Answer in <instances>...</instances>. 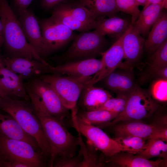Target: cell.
I'll use <instances>...</instances> for the list:
<instances>
[{
    "instance_id": "11",
    "label": "cell",
    "mask_w": 167,
    "mask_h": 167,
    "mask_svg": "<svg viewBox=\"0 0 167 167\" xmlns=\"http://www.w3.org/2000/svg\"><path fill=\"white\" fill-rule=\"evenodd\" d=\"M4 66L24 80L47 74H56L48 63L26 58L2 57Z\"/></svg>"
},
{
    "instance_id": "30",
    "label": "cell",
    "mask_w": 167,
    "mask_h": 167,
    "mask_svg": "<svg viewBox=\"0 0 167 167\" xmlns=\"http://www.w3.org/2000/svg\"><path fill=\"white\" fill-rule=\"evenodd\" d=\"M138 155L147 159L156 157L167 159V141L160 139H149L145 149Z\"/></svg>"
},
{
    "instance_id": "12",
    "label": "cell",
    "mask_w": 167,
    "mask_h": 167,
    "mask_svg": "<svg viewBox=\"0 0 167 167\" xmlns=\"http://www.w3.org/2000/svg\"><path fill=\"white\" fill-rule=\"evenodd\" d=\"M145 41L144 38L131 25L122 39L124 58L118 68L132 71L143 54Z\"/></svg>"
},
{
    "instance_id": "24",
    "label": "cell",
    "mask_w": 167,
    "mask_h": 167,
    "mask_svg": "<svg viewBox=\"0 0 167 167\" xmlns=\"http://www.w3.org/2000/svg\"><path fill=\"white\" fill-rule=\"evenodd\" d=\"M164 9L163 5L158 4H151L143 7L133 26L144 38L147 36Z\"/></svg>"
},
{
    "instance_id": "28",
    "label": "cell",
    "mask_w": 167,
    "mask_h": 167,
    "mask_svg": "<svg viewBox=\"0 0 167 167\" xmlns=\"http://www.w3.org/2000/svg\"><path fill=\"white\" fill-rule=\"evenodd\" d=\"M78 133L79 151L81 154L82 160L80 167H102L104 163L97 156L96 149L93 146L88 142L85 143L83 141L81 134Z\"/></svg>"
},
{
    "instance_id": "34",
    "label": "cell",
    "mask_w": 167,
    "mask_h": 167,
    "mask_svg": "<svg viewBox=\"0 0 167 167\" xmlns=\"http://www.w3.org/2000/svg\"><path fill=\"white\" fill-rule=\"evenodd\" d=\"M117 11L130 15L133 25L139 15L140 11L135 0H115Z\"/></svg>"
},
{
    "instance_id": "21",
    "label": "cell",
    "mask_w": 167,
    "mask_h": 167,
    "mask_svg": "<svg viewBox=\"0 0 167 167\" xmlns=\"http://www.w3.org/2000/svg\"><path fill=\"white\" fill-rule=\"evenodd\" d=\"M0 134L9 138L25 141L38 152H42L35 139L25 132L13 117L0 112Z\"/></svg>"
},
{
    "instance_id": "39",
    "label": "cell",
    "mask_w": 167,
    "mask_h": 167,
    "mask_svg": "<svg viewBox=\"0 0 167 167\" xmlns=\"http://www.w3.org/2000/svg\"><path fill=\"white\" fill-rule=\"evenodd\" d=\"M160 139L167 141V126H163L160 127L149 139Z\"/></svg>"
},
{
    "instance_id": "27",
    "label": "cell",
    "mask_w": 167,
    "mask_h": 167,
    "mask_svg": "<svg viewBox=\"0 0 167 167\" xmlns=\"http://www.w3.org/2000/svg\"><path fill=\"white\" fill-rule=\"evenodd\" d=\"M76 115L84 122L99 127L100 126H106L118 114L104 110L98 109L77 112Z\"/></svg>"
},
{
    "instance_id": "4",
    "label": "cell",
    "mask_w": 167,
    "mask_h": 167,
    "mask_svg": "<svg viewBox=\"0 0 167 167\" xmlns=\"http://www.w3.org/2000/svg\"><path fill=\"white\" fill-rule=\"evenodd\" d=\"M27 80L24 86L31 105L43 107L50 114L62 121L68 116L69 110L64 106L50 85L38 77Z\"/></svg>"
},
{
    "instance_id": "46",
    "label": "cell",
    "mask_w": 167,
    "mask_h": 167,
    "mask_svg": "<svg viewBox=\"0 0 167 167\" xmlns=\"http://www.w3.org/2000/svg\"><path fill=\"white\" fill-rule=\"evenodd\" d=\"M3 64L4 63L2 60V57H0V65Z\"/></svg>"
},
{
    "instance_id": "15",
    "label": "cell",
    "mask_w": 167,
    "mask_h": 167,
    "mask_svg": "<svg viewBox=\"0 0 167 167\" xmlns=\"http://www.w3.org/2000/svg\"><path fill=\"white\" fill-rule=\"evenodd\" d=\"M101 60L96 58L68 61L53 66L57 74L78 77L92 76L100 69Z\"/></svg>"
},
{
    "instance_id": "16",
    "label": "cell",
    "mask_w": 167,
    "mask_h": 167,
    "mask_svg": "<svg viewBox=\"0 0 167 167\" xmlns=\"http://www.w3.org/2000/svg\"><path fill=\"white\" fill-rule=\"evenodd\" d=\"M24 79L4 65H0V83L6 95L11 98L30 101Z\"/></svg>"
},
{
    "instance_id": "45",
    "label": "cell",
    "mask_w": 167,
    "mask_h": 167,
    "mask_svg": "<svg viewBox=\"0 0 167 167\" xmlns=\"http://www.w3.org/2000/svg\"><path fill=\"white\" fill-rule=\"evenodd\" d=\"M4 95H7L4 90H3L0 83V97Z\"/></svg>"
},
{
    "instance_id": "43",
    "label": "cell",
    "mask_w": 167,
    "mask_h": 167,
    "mask_svg": "<svg viewBox=\"0 0 167 167\" xmlns=\"http://www.w3.org/2000/svg\"><path fill=\"white\" fill-rule=\"evenodd\" d=\"M5 158L0 146V167H3Z\"/></svg>"
},
{
    "instance_id": "32",
    "label": "cell",
    "mask_w": 167,
    "mask_h": 167,
    "mask_svg": "<svg viewBox=\"0 0 167 167\" xmlns=\"http://www.w3.org/2000/svg\"><path fill=\"white\" fill-rule=\"evenodd\" d=\"M147 64L151 75L159 69L167 66V39L150 55Z\"/></svg>"
},
{
    "instance_id": "18",
    "label": "cell",
    "mask_w": 167,
    "mask_h": 167,
    "mask_svg": "<svg viewBox=\"0 0 167 167\" xmlns=\"http://www.w3.org/2000/svg\"><path fill=\"white\" fill-rule=\"evenodd\" d=\"M89 83L84 88L78 101L83 111L96 110L113 97L107 91Z\"/></svg>"
},
{
    "instance_id": "38",
    "label": "cell",
    "mask_w": 167,
    "mask_h": 167,
    "mask_svg": "<svg viewBox=\"0 0 167 167\" xmlns=\"http://www.w3.org/2000/svg\"><path fill=\"white\" fill-rule=\"evenodd\" d=\"M69 1V0H41L40 5L44 10H52L57 6Z\"/></svg>"
},
{
    "instance_id": "2",
    "label": "cell",
    "mask_w": 167,
    "mask_h": 167,
    "mask_svg": "<svg viewBox=\"0 0 167 167\" xmlns=\"http://www.w3.org/2000/svg\"><path fill=\"white\" fill-rule=\"evenodd\" d=\"M0 19L2 25L5 49L10 58H26L43 63L41 58L29 44L24 34L17 15L7 0H0Z\"/></svg>"
},
{
    "instance_id": "9",
    "label": "cell",
    "mask_w": 167,
    "mask_h": 167,
    "mask_svg": "<svg viewBox=\"0 0 167 167\" xmlns=\"http://www.w3.org/2000/svg\"><path fill=\"white\" fill-rule=\"evenodd\" d=\"M77 112L71 113L73 127L77 131L85 137L87 142L106 157L122 151L117 142L110 138L99 127L89 124L82 120L76 115Z\"/></svg>"
},
{
    "instance_id": "13",
    "label": "cell",
    "mask_w": 167,
    "mask_h": 167,
    "mask_svg": "<svg viewBox=\"0 0 167 167\" xmlns=\"http://www.w3.org/2000/svg\"><path fill=\"white\" fill-rule=\"evenodd\" d=\"M125 33L102 54L101 67L92 76L89 84H95L118 68L124 58L122 41Z\"/></svg>"
},
{
    "instance_id": "36",
    "label": "cell",
    "mask_w": 167,
    "mask_h": 167,
    "mask_svg": "<svg viewBox=\"0 0 167 167\" xmlns=\"http://www.w3.org/2000/svg\"><path fill=\"white\" fill-rule=\"evenodd\" d=\"M82 160V156L79 152L77 155L72 157L59 156L54 160L53 167H80Z\"/></svg>"
},
{
    "instance_id": "26",
    "label": "cell",
    "mask_w": 167,
    "mask_h": 167,
    "mask_svg": "<svg viewBox=\"0 0 167 167\" xmlns=\"http://www.w3.org/2000/svg\"><path fill=\"white\" fill-rule=\"evenodd\" d=\"M76 1L98 17H109L118 12L115 0H77Z\"/></svg>"
},
{
    "instance_id": "8",
    "label": "cell",
    "mask_w": 167,
    "mask_h": 167,
    "mask_svg": "<svg viewBox=\"0 0 167 167\" xmlns=\"http://www.w3.org/2000/svg\"><path fill=\"white\" fill-rule=\"evenodd\" d=\"M158 106L150 94L136 84L129 95L124 111L106 126L147 118L153 114Z\"/></svg>"
},
{
    "instance_id": "31",
    "label": "cell",
    "mask_w": 167,
    "mask_h": 167,
    "mask_svg": "<svg viewBox=\"0 0 167 167\" xmlns=\"http://www.w3.org/2000/svg\"><path fill=\"white\" fill-rule=\"evenodd\" d=\"M118 143L122 151L134 154H139L146 147L144 139L133 136L115 137L113 138Z\"/></svg>"
},
{
    "instance_id": "22",
    "label": "cell",
    "mask_w": 167,
    "mask_h": 167,
    "mask_svg": "<svg viewBox=\"0 0 167 167\" xmlns=\"http://www.w3.org/2000/svg\"><path fill=\"white\" fill-rule=\"evenodd\" d=\"M165 9L152 26L145 40L144 48L150 55L167 39V13Z\"/></svg>"
},
{
    "instance_id": "25",
    "label": "cell",
    "mask_w": 167,
    "mask_h": 167,
    "mask_svg": "<svg viewBox=\"0 0 167 167\" xmlns=\"http://www.w3.org/2000/svg\"><path fill=\"white\" fill-rule=\"evenodd\" d=\"M131 25V19L115 15L105 18L95 29L103 35L117 40L122 36Z\"/></svg>"
},
{
    "instance_id": "37",
    "label": "cell",
    "mask_w": 167,
    "mask_h": 167,
    "mask_svg": "<svg viewBox=\"0 0 167 167\" xmlns=\"http://www.w3.org/2000/svg\"><path fill=\"white\" fill-rule=\"evenodd\" d=\"M33 0H11V7L17 15L24 12L28 8Z\"/></svg>"
},
{
    "instance_id": "6",
    "label": "cell",
    "mask_w": 167,
    "mask_h": 167,
    "mask_svg": "<svg viewBox=\"0 0 167 167\" xmlns=\"http://www.w3.org/2000/svg\"><path fill=\"white\" fill-rule=\"evenodd\" d=\"M53 88L64 106L71 111L77 110L76 105L82 90L92 76L78 77L47 74L38 77Z\"/></svg>"
},
{
    "instance_id": "23",
    "label": "cell",
    "mask_w": 167,
    "mask_h": 167,
    "mask_svg": "<svg viewBox=\"0 0 167 167\" xmlns=\"http://www.w3.org/2000/svg\"><path fill=\"white\" fill-rule=\"evenodd\" d=\"M58 5L75 19L88 26L91 29H96L105 18V17L96 16L76 1H68Z\"/></svg>"
},
{
    "instance_id": "10",
    "label": "cell",
    "mask_w": 167,
    "mask_h": 167,
    "mask_svg": "<svg viewBox=\"0 0 167 167\" xmlns=\"http://www.w3.org/2000/svg\"><path fill=\"white\" fill-rule=\"evenodd\" d=\"M0 146L6 161L9 158L18 160L31 167L43 165L45 156L25 141L9 138L0 134Z\"/></svg>"
},
{
    "instance_id": "35",
    "label": "cell",
    "mask_w": 167,
    "mask_h": 167,
    "mask_svg": "<svg viewBox=\"0 0 167 167\" xmlns=\"http://www.w3.org/2000/svg\"><path fill=\"white\" fill-rule=\"evenodd\" d=\"M150 94L154 99L160 102L167 101V79L159 78L152 84Z\"/></svg>"
},
{
    "instance_id": "17",
    "label": "cell",
    "mask_w": 167,
    "mask_h": 167,
    "mask_svg": "<svg viewBox=\"0 0 167 167\" xmlns=\"http://www.w3.org/2000/svg\"><path fill=\"white\" fill-rule=\"evenodd\" d=\"M138 121L123 122L113 125L115 137L133 136L148 139L158 129L164 126L156 124H148Z\"/></svg>"
},
{
    "instance_id": "14",
    "label": "cell",
    "mask_w": 167,
    "mask_h": 167,
    "mask_svg": "<svg viewBox=\"0 0 167 167\" xmlns=\"http://www.w3.org/2000/svg\"><path fill=\"white\" fill-rule=\"evenodd\" d=\"M17 17L26 39L41 57L43 40L38 19L33 11L28 8Z\"/></svg>"
},
{
    "instance_id": "5",
    "label": "cell",
    "mask_w": 167,
    "mask_h": 167,
    "mask_svg": "<svg viewBox=\"0 0 167 167\" xmlns=\"http://www.w3.org/2000/svg\"><path fill=\"white\" fill-rule=\"evenodd\" d=\"M72 44L60 58L66 62L95 58L106 50L109 41L96 29L81 32L75 36Z\"/></svg>"
},
{
    "instance_id": "20",
    "label": "cell",
    "mask_w": 167,
    "mask_h": 167,
    "mask_svg": "<svg viewBox=\"0 0 167 167\" xmlns=\"http://www.w3.org/2000/svg\"><path fill=\"white\" fill-rule=\"evenodd\" d=\"M105 163L120 167H158L164 166V160L152 161L139 155L121 151L106 157Z\"/></svg>"
},
{
    "instance_id": "3",
    "label": "cell",
    "mask_w": 167,
    "mask_h": 167,
    "mask_svg": "<svg viewBox=\"0 0 167 167\" xmlns=\"http://www.w3.org/2000/svg\"><path fill=\"white\" fill-rule=\"evenodd\" d=\"M29 101L4 95L0 97V110L13 117L25 132L35 139L45 156L50 159V145Z\"/></svg>"
},
{
    "instance_id": "1",
    "label": "cell",
    "mask_w": 167,
    "mask_h": 167,
    "mask_svg": "<svg viewBox=\"0 0 167 167\" xmlns=\"http://www.w3.org/2000/svg\"><path fill=\"white\" fill-rule=\"evenodd\" d=\"M32 108L50 145V166L53 167L54 160L58 156H75L79 146L78 137L69 132L63 121L50 114L43 107L33 106Z\"/></svg>"
},
{
    "instance_id": "7",
    "label": "cell",
    "mask_w": 167,
    "mask_h": 167,
    "mask_svg": "<svg viewBox=\"0 0 167 167\" xmlns=\"http://www.w3.org/2000/svg\"><path fill=\"white\" fill-rule=\"evenodd\" d=\"M38 20L43 40L41 57L44 59L63 48L75 36L72 30L51 16Z\"/></svg>"
},
{
    "instance_id": "41",
    "label": "cell",
    "mask_w": 167,
    "mask_h": 167,
    "mask_svg": "<svg viewBox=\"0 0 167 167\" xmlns=\"http://www.w3.org/2000/svg\"><path fill=\"white\" fill-rule=\"evenodd\" d=\"M146 2L144 7L152 4H158L163 5L166 9L167 8V0H146Z\"/></svg>"
},
{
    "instance_id": "42",
    "label": "cell",
    "mask_w": 167,
    "mask_h": 167,
    "mask_svg": "<svg viewBox=\"0 0 167 167\" xmlns=\"http://www.w3.org/2000/svg\"><path fill=\"white\" fill-rule=\"evenodd\" d=\"M4 41L3 29L2 23L0 19V57H1V48L3 45Z\"/></svg>"
},
{
    "instance_id": "29",
    "label": "cell",
    "mask_w": 167,
    "mask_h": 167,
    "mask_svg": "<svg viewBox=\"0 0 167 167\" xmlns=\"http://www.w3.org/2000/svg\"><path fill=\"white\" fill-rule=\"evenodd\" d=\"M51 16L72 31L83 32L91 30L88 26L75 19L58 5L52 10Z\"/></svg>"
},
{
    "instance_id": "33",
    "label": "cell",
    "mask_w": 167,
    "mask_h": 167,
    "mask_svg": "<svg viewBox=\"0 0 167 167\" xmlns=\"http://www.w3.org/2000/svg\"><path fill=\"white\" fill-rule=\"evenodd\" d=\"M130 94L117 95L115 97H112L98 109L104 110L119 114L125 110Z\"/></svg>"
},
{
    "instance_id": "44",
    "label": "cell",
    "mask_w": 167,
    "mask_h": 167,
    "mask_svg": "<svg viewBox=\"0 0 167 167\" xmlns=\"http://www.w3.org/2000/svg\"><path fill=\"white\" fill-rule=\"evenodd\" d=\"M138 5L144 6L146 3V0H135Z\"/></svg>"
},
{
    "instance_id": "19",
    "label": "cell",
    "mask_w": 167,
    "mask_h": 167,
    "mask_svg": "<svg viewBox=\"0 0 167 167\" xmlns=\"http://www.w3.org/2000/svg\"><path fill=\"white\" fill-rule=\"evenodd\" d=\"M116 69L102 80L105 87L117 95L130 94L136 84L131 71Z\"/></svg>"
},
{
    "instance_id": "40",
    "label": "cell",
    "mask_w": 167,
    "mask_h": 167,
    "mask_svg": "<svg viewBox=\"0 0 167 167\" xmlns=\"http://www.w3.org/2000/svg\"><path fill=\"white\" fill-rule=\"evenodd\" d=\"M153 77L159 78L167 79V66L159 69L152 75Z\"/></svg>"
}]
</instances>
